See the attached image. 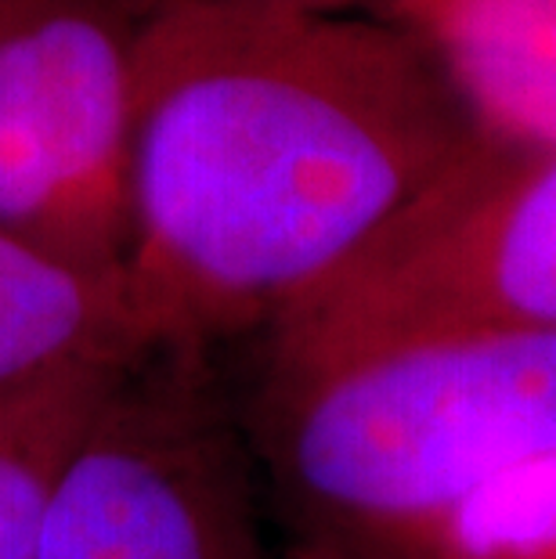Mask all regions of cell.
<instances>
[{
  "mask_svg": "<svg viewBox=\"0 0 556 559\" xmlns=\"http://www.w3.org/2000/svg\"><path fill=\"white\" fill-rule=\"evenodd\" d=\"M481 127L387 19L156 0L138 55L127 282L156 347L268 329L441 185Z\"/></svg>",
  "mask_w": 556,
  "mask_h": 559,
  "instance_id": "1",
  "label": "cell"
},
{
  "mask_svg": "<svg viewBox=\"0 0 556 559\" xmlns=\"http://www.w3.org/2000/svg\"><path fill=\"white\" fill-rule=\"evenodd\" d=\"M253 430L293 552H409L484 487L556 459V332L264 368Z\"/></svg>",
  "mask_w": 556,
  "mask_h": 559,
  "instance_id": "2",
  "label": "cell"
},
{
  "mask_svg": "<svg viewBox=\"0 0 556 559\" xmlns=\"http://www.w3.org/2000/svg\"><path fill=\"white\" fill-rule=\"evenodd\" d=\"M264 332L275 372L556 332V148L481 134L441 185Z\"/></svg>",
  "mask_w": 556,
  "mask_h": 559,
  "instance_id": "3",
  "label": "cell"
},
{
  "mask_svg": "<svg viewBox=\"0 0 556 559\" xmlns=\"http://www.w3.org/2000/svg\"><path fill=\"white\" fill-rule=\"evenodd\" d=\"M156 0H19L0 19V231L127 271L138 55Z\"/></svg>",
  "mask_w": 556,
  "mask_h": 559,
  "instance_id": "4",
  "label": "cell"
},
{
  "mask_svg": "<svg viewBox=\"0 0 556 559\" xmlns=\"http://www.w3.org/2000/svg\"><path fill=\"white\" fill-rule=\"evenodd\" d=\"M37 559H268L253 466L203 350H152L69 451Z\"/></svg>",
  "mask_w": 556,
  "mask_h": 559,
  "instance_id": "5",
  "label": "cell"
},
{
  "mask_svg": "<svg viewBox=\"0 0 556 559\" xmlns=\"http://www.w3.org/2000/svg\"><path fill=\"white\" fill-rule=\"evenodd\" d=\"M152 350L127 271L91 267L0 231V404Z\"/></svg>",
  "mask_w": 556,
  "mask_h": 559,
  "instance_id": "6",
  "label": "cell"
},
{
  "mask_svg": "<svg viewBox=\"0 0 556 559\" xmlns=\"http://www.w3.org/2000/svg\"><path fill=\"white\" fill-rule=\"evenodd\" d=\"M380 19L427 47L481 134L556 148V0H387Z\"/></svg>",
  "mask_w": 556,
  "mask_h": 559,
  "instance_id": "7",
  "label": "cell"
},
{
  "mask_svg": "<svg viewBox=\"0 0 556 559\" xmlns=\"http://www.w3.org/2000/svg\"><path fill=\"white\" fill-rule=\"evenodd\" d=\"M84 372L0 404V559H37L55 484L80 430L127 372Z\"/></svg>",
  "mask_w": 556,
  "mask_h": 559,
  "instance_id": "8",
  "label": "cell"
},
{
  "mask_svg": "<svg viewBox=\"0 0 556 559\" xmlns=\"http://www.w3.org/2000/svg\"><path fill=\"white\" fill-rule=\"evenodd\" d=\"M416 545L437 559H556V459L484 487L419 534L409 552Z\"/></svg>",
  "mask_w": 556,
  "mask_h": 559,
  "instance_id": "9",
  "label": "cell"
},
{
  "mask_svg": "<svg viewBox=\"0 0 556 559\" xmlns=\"http://www.w3.org/2000/svg\"><path fill=\"white\" fill-rule=\"evenodd\" d=\"M253 4H279V8L336 11V15H351V8H354V4H387V0H253Z\"/></svg>",
  "mask_w": 556,
  "mask_h": 559,
  "instance_id": "10",
  "label": "cell"
},
{
  "mask_svg": "<svg viewBox=\"0 0 556 559\" xmlns=\"http://www.w3.org/2000/svg\"><path fill=\"white\" fill-rule=\"evenodd\" d=\"M293 559H412L398 549H340V552H293Z\"/></svg>",
  "mask_w": 556,
  "mask_h": 559,
  "instance_id": "11",
  "label": "cell"
},
{
  "mask_svg": "<svg viewBox=\"0 0 556 559\" xmlns=\"http://www.w3.org/2000/svg\"><path fill=\"white\" fill-rule=\"evenodd\" d=\"M15 4H19V0H0V19H4V15H8V11H11V8H15Z\"/></svg>",
  "mask_w": 556,
  "mask_h": 559,
  "instance_id": "12",
  "label": "cell"
}]
</instances>
